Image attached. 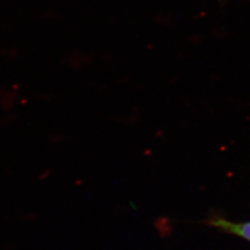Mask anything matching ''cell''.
<instances>
[{"label": "cell", "instance_id": "6da1fadb", "mask_svg": "<svg viewBox=\"0 0 250 250\" xmlns=\"http://www.w3.org/2000/svg\"><path fill=\"white\" fill-rule=\"evenodd\" d=\"M210 224L226 232L236 234V236L244 238L250 242V222L233 223L224 220V219H215V220L210 221Z\"/></svg>", "mask_w": 250, "mask_h": 250}]
</instances>
